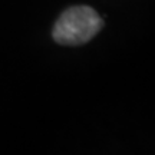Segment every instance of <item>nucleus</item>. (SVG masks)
<instances>
[{
  "label": "nucleus",
  "mask_w": 155,
  "mask_h": 155,
  "mask_svg": "<svg viewBox=\"0 0 155 155\" xmlns=\"http://www.w3.org/2000/svg\"><path fill=\"white\" fill-rule=\"evenodd\" d=\"M104 28L98 12L89 6H73L62 13L53 26L52 36L63 46H79L89 42Z\"/></svg>",
  "instance_id": "nucleus-1"
}]
</instances>
